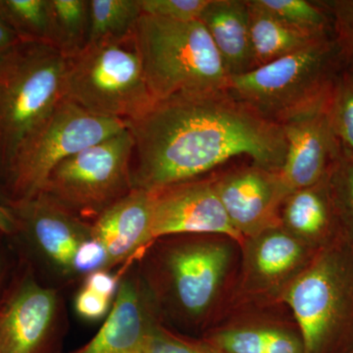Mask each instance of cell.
I'll use <instances>...</instances> for the list:
<instances>
[{"instance_id": "9a60e30c", "label": "cell", "mask_w": 353, "mask_h": 353, "mask_svg": "<svg viewBox=\"0 0 353 353\" xmlns=\"http://www.w3.org/2000/svg\"><path fill=\"white\" fill-rule=\"evenodd\" d=\"M154 299L141 273L123 279L99 331L74 353H143L158 320Z\"/></svg>"}, {"instance_id": "4316f807", "label": "cell", "mask_w": 353, "mask_h": 353, "mask_svg": "<svg viewBox=\"0 0 353 353\" xmlns=\"http://www.w3.org/2000/svg\"><path fill=\"white\" fill-rule=\"evenodd\" d=\"M328 183L343 234L353 245V158L339 154L329 172Z\"/></svg>"}, {"instance_id": "ffe728a7", "label": "cell", "mask_w": 353, "mask_h": 353, "mask_svg": "<svg viewBox=\"0 0 353 353\" xmlns=\"http://www.w3.org/2000/svg\"><path fill=\"white\" fill-rule=\"evenodd\" d=\"M248 4L255 68L287 57L305 48L316 39L323 38L308 36L292 29L263 9L254 6L252 0H248Z\"/></svg>"}, {"instance_id": "cb8c5ba5", "label": "cell", "mask_w": 353, "mask_h": 353, "mask_svg": "<svg viewBox=\"0 0 353 353\" xmlns=\"http://www.w3.org/2000/svg\"><path fill=\"white\" fill-rule=\"evenodd\" d=\"M0 17L20 41L52 46L50 0H0Z\"/></svg>"}, {"instance_id": "f546056e", "label": "cell", "mask_w": 353, "mask_h": 353, "mask_svg": "<svg viewBox=\"0 0 353 353\" xmlns=\"http://www.w3.org/2000/svg\"><path fill=\"white\" fill-rule=\"evenodd\" d=\"M143 353H217L208 343H196L181 338L165 329L159 322L155 325L146 341Z\"/></svg>"}, {"instance_id": "83f0119b", "label": "cell", "mask_w": 353, "mask_h": 353, "mask_svg": "<svg viewBox=\"0 0 353 353\" xmlns=\"http://www.w3.org/2000/svg\"><path fill=\"white\" fill-rule=\"evenodd\" d=\"M322 2L331 15L333 37L341 67L353 73V0Z\"/></svg>"}, {"instance_id": "4fadbf2b", "label": "cell", "mask_w": 353, "mask_h": 353, "mask_svg": "<svg viewBox=\"0 0 353 353\" xmlns=\"http://www.w3.org/2000/svg\"><path fill=\"white\" fill-rule=\"evenodd\" d=\"M329 99L281 125L287 152L280 175L290 192L322 181L340 154L330 122Z\"/></svg>"}, {"instance_id": "ba28073f", "label": "cell", "mask_w": 353, "mask_h": 353, "mask_svg": "<svg viewBox=\"0 0 353 353\" xmlns=\"http://www.w3.org/2000/svg\"><path fill=\"white\" fill-rule=\"evenodd\" d=\"M134 148L127 128L58 164L41 192L77 217L95 220L134 190Z\"/></svg>"}, {"instance_id": "4dcf8cb0", "label": "cell", "mask_w": 353, "mask_h": 353, "mask_svg": "<svg viewBox=\"0 0 353 353\" xmlns=\"http://www.w3.org/2000/svg\"><path fill=\"white\" fill-rule=\"evenodd\" d=\"M108 267L103 245L90 236L79 248L74 260V274H90Z\"/></svg>"}, {"instance_id": "d590c367", "label": "cell", "mask_w": 353, "mask_h": 353, "mask_svg": "<svg viewBox=\"0 0 353 353\" xmlns=\"http://www.w3.org/2000/svg\"><path fill=\"white\" fill-rule=\"evenodd\" d=\"M0 273H1V265H0Z\"/></svg>"}, {"instance_id": "836d02e7", "label": "cell", "mask_w": 353, "mask_h": 353, "mask_svg": "<svg viewBox=\"0 0 353 353\" xmlns=\"http://www.w3.org/2000/svg\"><path fill=\"white\" fill-rule=\"evenodd\" d=\"M20 232V223L9 202L0 201V233L11 234Z\"/></svg>"}, {"instance_id": "1f68e13d", "label": "cell", "mask_w": 353, "mask_h": 353, "mask_svg": "<svg viewBox=\"0 0 353 353\" xmlns=\"http://www.w3.org/2000/svg\"><path fill=\"white\" fill-rule=\"evenodd\" d=\"M111 303L112 301L83 287L76 297L75 309L81 317L97 320L108 314Z\"/></svg>"}, {"instance_id": "d4e9b609", "label": "cell", "mask_w": 353, "mask_h": 353, "mask_svg": "<svg viewBox=\"0 0 353 353\" xmlns=\"http://www.w3.org/2000/svg\"><path fill=\"white\" fill-rule=\"evenodd\" d=\"M329 117L340 155L353 158V73L343 67L330 94Z\"/></svg>"}, {"instance_id": "7402d4cb", "label": "cell", "mask_w": 353, "mask_h": 353, "mask_svg": "<svg viewBox=\"0 0 353 353\" xmlns=\"http://www.w3.org/2000/svg\"><path fill=\"white\" fill-rule=\"evenodd\" d=\"M51 44L65 57H74L88 44V0H50Z\"/></svg>"}, {"instance_id": "8992f818", "label": "cell", "mask_w": 353, "mask_h": 353, "mask_svg": "<svg viewBox=\"0 0 353 353\" xmlns=\"http://www.w3.org/2000/svg\"><path fill=\"white\" fill-rule=\"evenodd\" d=\"M341 69L332 34L243 75L230 77L228 90L266 119L282 125L326 101Z\"/></svg>"}, {"instance_id": "5b68a950", "label": "cell", "mask_w": 353, "mask_h": 353, "mask_svg": "<svg viewBox=\"0 0 353 353\" xmlns=\"http://www.w3.org/2000/svg\"><path fill=\"white\" fill-rule=\"evenodd\" d=\"M134 38L155 102L229 88L230 77L201 21L179 22L143 14Z\"/></svg>"}, {"instance_id": "ac0fdd59", "label": "cell", "mask_w": 353, "mask_h": 353, "mask_svg": "<svg viewBox=\"0 0 353 353\" xmlns=\"http://www.w3.org/2000/svg\"><path fill=\"white\" fill-rule=\"evenodd\" d=\"M280 226L317 252L345 238L330 190L328 175L285 197L281 208Z\"/></svg>"}, {"instance_id": "44dd1931", "label": "cell", "mask_w": 353, "mask_h": 353, "mask_svg": "<svg viewBox=\"0 0 353 353\" xmlns=\"http://www.w3.org/2000/svg\"><path fill=\"white\" fill-rule=\"evenodd\" d=\"M88 43L130 38L143 15L139 0H88Z\"/></svg>"}, {"instance_id": "d6986e66", "label": "cell", "mask_w": 353, "mask_h": 353, "mask_svg": "<svg viewBox=\"0 0 353 353\" xmlns=\"http://www.w3.org/2000/svg\"><path fill=\"white\" fill-rule=\"evenodd\" d=\"M248 0H209L199 21L206 28L229 77L255 68Z\"/></svg>"}, {"instance_id": "2e32d148", "label": "cell", "mask_w": 353, "mask_h": 353, "mask_svg": "<svg viewBox=\"0 0 353 353\" xmlns=\"http://www.w3.org/2000/svg\"><path fill=\"white\" fill-rule=\"evenodd\" d=\"M25 232L39 252L65 275H73L79 248L92 236V225L41 192L29 201L11 202Z\"/></svg>"}, {"instance_id": "484cf974", "label": "cell", "mask_w": 353, "mask_h": 353, "mask_svg": "<svg viewBox=\"0 0 353 353\" xmlns=\"http://www.w3.org/2000/svg\"><path fill=\"white\" fill-rule=\"evenodd\" d=\"M274 323L255 322L227 327L209 336L217 353H267Z\"/></svg>"}, {"instance_id": "5bb4252c", "label": "cell", "mask_w": 353, "mask_h": 353, "mask_svg": "<svg viewBox=\"0 0 353 353\" xmlns=\"http://www.w3.org/2000/svg\"><path fill=\"white\" fill-rule=\"evenodd\" d=\"M54 290L26 277L0 304V353H41L58 320Z\"/></svg>"}, {"instance_id": "52a82bcc", "label": "cell", "mask_w": 353, "mask_h": 353, "mask_svg": "<svg viewBox=\"0 0 353 353\" xmlns=\"http://www.w3.org/2000/svg\"><path fill=\"white\" fill-rule=\"evenodd\" d=\"M65 99L95 116L125 122L150 110L155 101L134 34L88 43L67 58Z\"/></svg>"}, {"instance_id": "7a4b0ae2", "label": "cell", "mask_w": 353, "mask_h": 353, "mask_svg": "<svg viewBox=\"0 0 353 353\" xmlns=\"http://www.w3.org/2000/svg\"><path fill=\"white\" fill-rule=\"evenodd\" d=\"M173 238L160 239L163 241L146 250L141 276L159 314L197 326L208 321L219 304L241 245L215 234Z\"/></svg>"}, {"instance_id": "d6a6232c", "label": "cell", "mask_w": 353, "mask_h": 353, "mask_svg": "<svg viewBox=\"0 0 353 353\" xmlns=\"http://www.w3.org/2000/svg\"><path fill=\"white\" fill-rule=\"evenodd\" d=\"M118 279L119 278L102 269L88 274L85 279V287L95 294L113 301L120 285Z\"/></svg>"}, {"instance_id": "30bf717a", "label": "cell", "mask_w": 353, "mask_h": 353, "mask_svg": "<svg viewBox=\"0 0 353 353\" xmlns=\"http://www.w3.org/2000/svg\"><path fill=\"white\" fill-rule=\"evenodd\" d=\"M241 250V292L278 301L317 252L281 226L245 239Z\"/></svg>"}, {"instance_id": "e575fe53", "label": "cell", "mask_w": 353, "mask_h": 353, "mask_svg": "<svg viewBox=\"0 0 353 353\" xmlns=\"http://www.w3.org/2000/svg\"><path fill=\"white\" fill-rule=\"evenodd\" d=\"M20 39L10 27L0 17V53L19 43Z\"/></svg>"}, {"instance_id": "9c48e42d", "label": "cell", "mask_w": 353, "mask_h": 353, "mask_svg": "<svg viewBox=\"0 0 353 353\" xmlns=\"http://www.w3.org/2000/svg\"><path fill=\"white\" fill-rule=\"evenodd\" d=\"M125 129V121L95 116L65 99L11 167L6 179L9 203L38 196L58 164Z\"/></svg>"}, {"instance_id": "3957f363", "label": "cell", "mask_w": 353, "mask_h": 353, "mask_svg": "<svg viewBox=\"0 0 353 353\" xmlns=\"http://www.w3.org/2000/svg\"><path fill=\"white\" fill-rule=\"evenodd\" d=\"M67 58L43 43L21 41L0 53V178L65 99Z\"/></svg>"}, {"instance_id": "6da1fadb", "label": "cell", "mask_w": 353, "mask_h": 353, "mask_svg": "<svg viewBox=\"0 0 353 353\" xmlns=\"http://www.w3.org/2000/svg\"><path fill=\"white\" fill-rule=\"evenodd\" d=\"M134 139V189L155 190L196 180L232 158L280 172L287 143L280 124L229 90L174 95L127 121Z\"/></svg>"}, {"instance_id": "8fae6325", "label": "cell", "mask_w": 353, "mask_h": 353, "mask_svg": "<svg viewBox=\"0 0 353 353\" xmlns=\"http://www.w3.org/2000/svg\"><path fill=\"white\" fill-rule=\"evenodd\" d=\"M152 236L154 241L185 234L227 236L241 245L216 192L212 179H196L155 190Z\"/></svg>"}, {"instance_id": "603a6c76", "label": "cell", "mask_w": 353, "mask_h": 353, "mask_svg": "<svg viewBox=\"0 0 353 353\" xmlns=\"http://www.w3.org/2000/svg\"><path fill=\"white\" fill-rule=\"evenodd\" d=\"M254 6L296 31L311 37L333 34L332 18L323 2L307 0H252Z\"/></svg>"}, {"instance_id": "e0dca14e", "label": "cell", "mask_w": 353, "mask_h": 353, "mask_svg": "<svg viewBox=\"0 0 353 353\" xmlns=\"http://www.w3.org/2000/svg\"><path fill=\"white\" fill-rule=\"evenodd\" d=\"M153 199V192L134 189L92 223V236L103 245L108 267L141 256L154 243Z\"/></svg>"}, {"instance_id": "277c9868", "label": "cell", "mask_w": 353, "mask_h": 353, "mask_svg": "<svg viewBox=\"0 0 353 353\" xmlns=\"http://www.w3.org/2000/svg\"><path fill=\"white\" fill-rule=\"evenodd\" d=\"M304 353H353V245L345 238L318 250L281 296Z\"/></svg>"}, {"instance_id": "f1b7e54d", "label": "cell", "mask_w": 353, "mask_h": 353, "mask_svg": "<svg viewBox=\"0 0 353 353\" xmlns=\"http://www.w3.org/2000/svg\"><path fill=\"white\" fill-rule=\"evenodd\" d=\"M208 3L209 0H139L145 15L179 22L199 20Z\"/></svg>"}, {"instance_id": "7c38bea8", "label": "cell", "mask_w": 353, "mask_h": 353, "mask_svg": "<svg viewBox=\"0 0 353 353\" xmlns=\"http://www.w3.org/2000/svg\"><path fill=\"white\" fill-rule=\"evenodd\" d=\"M213 181L228 217L243 241L280 226L281 208L290 194L280 172L252 164Z\"/></svg>"}]
</instances>
